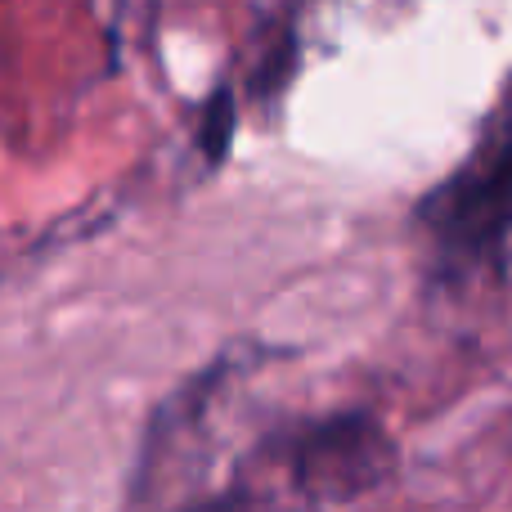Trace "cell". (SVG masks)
<instances>
[{
  "instance_id": "cell-1",
  "label": "cell",
  "mask_w": 512,
  "mask_h": 512,
  "mask_svg": "<svg viewBox=\"0 0 512 512\" xmlns=\"http://www.w3.org/2000/svg\"><path fill=\"white\" fill-rule=\"evenodd\" d=\"M418 225L450 261H481L512 239V86L468 158L418 203Z\"/></svg>"
},
{
  "instance_id": "cell-2",
  "label": "cell",
  "mask_w": 512,
  "mask_h": 512,
  "mask_svg": "<svg viewBox=\"0 0 512 512\" xmlns=\"http://www.w3.org/2000/svg\"><path fill=\"white\" fill-rule=\"evenodd\" d=\"M279 463L301 504H355L391 481L396 441L373 414L351 409L288 432Z\"/></svg>"
},
{
  "instance_id": "cell-3",
  "label": "cell",
  "mask_w": 512,
  "mask_h": 512,
  "mask_svg": "<svg viewBox=\"0 0 512 512\" xmlns=\"http://www.w3.org/2000/svg\"><path fill=\"white\" fill-rule=\"evenodd\" d=\"M230 135H234V95L230 86H221L212 95V104H207V122H203V153L212 162L225 158V149H230Z\"/></svg>"
}]
</instances>
